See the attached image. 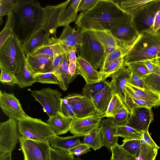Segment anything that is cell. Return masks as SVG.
I'll use <instances>...</instances> for the list:
<instances>
[{
	"label": "cell",
	"mask_w": 160,
	"mask_h": 160,
	"mask_svg": "<svg viewBox=\"0 0 160 160\" xmlns=\"http://www.w3.org/2000/svg\"><path fill=\"white\" fill-rule=\"evenodd\" d=\"M131 15L114 0H99L91 9L81 12L75 24L83 31H111L131 23Z\"/></svg>",
	"instance_id": "obj_1"
},
{
	"label": "cell",
	"mask_w": 160,
	"mask_h": 160,
	"mask_svg": "<svg viewBox=\"0 0 160 160\" xmlns=\"http://www.w3.org/2000/svg\"><path fill=\"white\" fill-rule=\"evenodd\" d=\"M42 8L37 0H20L12 12L15 19L13 33L22 43L42 27Z\"/></svg>",
	"instance_id": "obj_2"
},
{
	"label": "cell",
	"mask_w": 160,
	"mask_h": 160,
	"mask_svg": "<svg viewBox=\"0 0 160 160\" xmlns=\"http://www.w3.org/2000/svg\"><path fill=\"white\" fill-rule=\"evenodd\" d=\"M160 57V30L145 32L138 37L124 55L123 66Z\"/></svg>",
	"instance_id": "obj_3"
},
{
	"label": "cell",
	"mask_w": 160,
	"mask_h": 160,
	"mask_svg": "<svg viewBox=\"0 0 160 160\" xmlns=\"http://www.w3.org/2000/svg\"><path fill=\"white\" fill-rule=\"evenodd\" d=\"M23 43L13 33L0 48V68L14 74L26 59Z\"/></svg>",
	"instance_id": "obj_4"
},
{
	"label": "cell",
	"mask_w": 160,
	"mask_h": 160,
	"mask_svg": "<svg viewBox=\"0 0 160 160\" xmlns=\"http://www.w3.org/2000/svg\"><path fill=\"white\" fill-rule=\"evenodd\" d=\"M18 125L20 136L27 139L49 142L57 136L47 122L28 115L18 121Z\"/></svg>",
	"instance_id": "obj_5"
},
{
	"label": "cell",
	"mask_w": 160,
	"mask_h": 160,
	"mask_svg": "<svg viewBox=\"0 0 160 160\" xmlns=\"http://www.w3.org/2000/svg\"><path fill=\"white\" fill-rule=\"evenodd\" d=\"M79 54L96 70L100 68L105 58V49L92 31H84Z\"/></svg>",
	"instance_id": "obj_6"
},
{
	"label": "cell",
	"mask_w": 160,
	"mask_h": 160,
	"mask_svg": "<svg viewBox=\"0 0 160 160\" xmlns=\"http://www.w3.org/2000/svg\"><path fill=\"white\" fill-rule=\"evenodd\" d=\"M159 10L160 0H151L132 13L131 23L139 35L153 32L155 17Z\"/></svg>",
	"instance_id": "obj_7"
},
{
	"label": "cell",
	"mask_w": 160,
	"mask_h": 160,
	"mask_svg": "<svg viewBox=\"0 0 160 160\" xmlns=\"http://www.w3.org/2000/svg\"><path fill=\"white\" fill-rule=\"evenodd\" d=\"M28 90L35 100L42 105L44 112L49 117L59 112L62 95L58 89L47 88L39 90L30 89Z\"/></svg>",
	"instance_id": "obj_8"
},
{
	"label": "cell",
	"mask_w": 160,
	"mask_h": 160,
	"mask_svg": "<svg viewBox=\"0 0 160 160\" xmlns=\"http://www.w3.org/2000/svg\"><path fill=\"white\" fill-rule=\"evenodd\" d=\"M18 121L11 118L0 123V156L12 153L19 142Z\"/></svg>",
	"instance_id": "obj_9"
},
{
	"label": "cell",
	"mask_w": 160,
	"mask_h": 160,
	"mask_svg": "<svg viewBox=\"0 0 160 160\" xmlns=\"http://www.w3.org/2000/svg\"><path fill=\"white\" fill-rule=\"evenodd\" d=\"M19 142L24 160H51L49 142L32 140L20 136Z\"/></svg>",
	"instance_id": "obj_10"
},
{
	"label": "cell",
	"mask_w": 160,
	"mask_h": 160,
	"mask_svg": "<svg viewBox=\"0 0 160 160\" xmlns=\"http://www.w3.org/2000/svg\"><path fill=\"white\" fill-rule=\"evenodd\" d=\"M69 0L55 5H47L42 8V28L46 34L56 37L57 29L60 16Z\"/></svg>",
	"instance_id": "obj_11"
},
{
	"label": "cell",
	"mask_w": 160,
	"mask_h": 160,
	"mask_svg": "<svg viewBox=\"0 0 160 160\" xmlns=\"http://www.w3.org/2000/svg\"><path fill=\"white\" fill-rule=\"evenodd\" d=\"M0 107L5 115L17 121L28 115L23 109L19 100L13 93L0 90Z\"/></svg>",
	"instance_id": "obj_12"
},
{
	"label": "cell",
	"mask_w": 160,
	"mask_h": 160,
	"mask_svg": "<svg viewBox=\"0 0 160 160\" xmlns=\"http://www.w3.org/2000/svg\"><path fill=\"white\" fill-rule=\"evenodd\" d=\"M65 97L70 102L77 118L98 114L92 100L83 95L72 93Z\"/></svg>",
	"instance_id": "obj_13"
},
{
	"label": "cell",
	"mask_w": 160,
	"mask_h": 160,
	"mask_svg": "<svg viewBox=\"0 0 160 160\" xmlns=\"http://www.w3.org/2000/svg\"><path fill=\"white\" fill-rule=\"evenodd\" d=\"M153 119L154 115L151 108H138L134 109L130 114L125 124L142 132L148 130L149 125Z\"/></svg>",
	"instance_id": "obj_14"
},
{
	"label": "cell",
	"mask_w": 160,
	"mask_h": 160,
	"mask_svg": "<svg viewBox=\"0 0 160 160\" xmlns=\"http://www.w3.org/2000/svg\"><path fill=\"white\" fill-rule=\"evenodd\" d=\"M104 115L99 114L72 120L70 132L73 135L84 136L99 128Z\"/></svg>",
	"instance_id": "obj_15"
},
{
	"label": "cell",
	"mask_w": 160,
	"mask_h": 160,
	"mask_svg": "<svg viewBox=\"0 0 160 160\" xmlns=\"http://www.w3.org/2000/svg\"><path fill=\"white\" fill-rule=\"evenodd\" d=\"M111 32L125 55L139 35L131 22Z\"/></svg>",
	"instance_id": "obj_16"
},
{
	"label": "cell",
	"mask_w": 160,
	"mask_h": 160,
	"mask_svg": "<svg viewBox=\"0 0 160 160\" xmlns=\"http://www.w3.org/2000/svg\"><path fill=\"white\" fill-rule=\"evenodd\" d=\"M130 74L131 71L129 69L123 66L111 76L112 80L110 82L114 93L118 95L126 109L128 94L126 91V87Z\"/></svg>",
	"instance_id": "obj_17"
},
{
	"label": "cell",
	"mask_w": 160,
	"mask_h": 160,
	"mask_svg": "<svg viewBox=\"0 0 160 160\" xmlns=\"http://www.w3.org/2000/svg\"><path fill=\"white\" fill-rule=\"evenodd\" d=\"M28 63L35 74L53 71V57L29 54L26 56Z\"/></svg>",
	"instance_id": "obj_18"
},
{
	"label": "cell",
	"mask_w": 160,
	"mask_h": 160,
	"mask_svg": "<svg viewBox=\"0 0 160 160\" xmlns=\"http://www.w3.org/2000/svg\"><path fill=\"white\" fill-rule=\"evenodd\" d=\"M103 146L111 152L112 147L118 143V137L116 136L117 127L112 118L102 119L100 124Z\"/></svg>",
	"instance_id": "obj_19"
},
{
	"label": "cell",
	"mask_w": 160,
	"mask_h": 160,
	"mask_svg": "<svg viewBox=\"0 0 160 160\" xmlns=\"http://www.w3.org/2000/svg\"><path fill=\"white\" fill-rule=\"evenodd\" d=\"M76 65L79 74L83 78L86 83L92 84L102 81V77L99 72L79 56L77 57Z\"/></svg>",
	"instance_id": "obj_20"
},
{
	"label": "cell",
	"mask_w": 160,
	"mask_h": 160,
	"mask_svg": "<svg viewBox=\"0 0 160 160\" xmlns=\"http://www.w3.org/2000/svg\"><path fill=\"white\" fill-rule=\"evenodd\" d=\"M126 91L132 98L153 103L157 106H160V95L146 88L142 89L132 86L127 83Z\"/></svg>",
	"instance_id": "obj_21"
},
{
	"label": "cell",
	"mask_w": 160,
	"mask_h": 160,
	"mask_svg": "<svg viewBox=\"0 0 160 160\" xmlns=\"http://www.w3.org/2000/svg\"><path fill=\"white\" fill-rule=\"evenodd\" d=\"M114 93L112 85L109 84L96 94L92 100L98 113L104 115Z\"/></svg>",
	"instance_id": "obj_22"
},
{
	"label": "cell",
	"mask_w": 160,
	"mask_h": 160,
	"mask_svg": "<svg viewBox=\"0 0 160 160\" xmlns=\"http://www.w3.org/2000/svg\"><path fill=\"white\" fill-rule=\"evenodd\" d=\"M50 35L46 34L41 27L23 43L26 56L31 54L35 50L47 43Z\"/></svg>",
	"instance_id": "obj_23"
},
{
	"label": "cell",
	"mask_w": 160,
	"mask_h": 160,
	"mask_svg": "<svg viewBox=\"0 0 160 160\" xmlns=\"http://www.w3.org/2000/svg\"><path fill=\"white\" fill-rule=\"evenodd\" d=\"M72 120L64 116L59 112L49 117L47 123L51 127L55 134L59 136L70 131Z\"/></svg>",
	"instance_id": "obj_24"
},
{
	"label": "cell",
	"mask_w": 160,
	"mask_h": 160,
	"mask_svg": "<svg viewBox=\"0 0 160 160\" xmlns=\"http://www.w3.org/2000/svg\"><path fill=\"white\" fill-rule=\"evenodd\" d=\"M81 137L76 135L65 137L57 135L49 143L53 149L69 152L71 149L81 143L80 139Z\"/></svg>",
	"instance_id": "obj_25"
},
{
	"label": "cell",
	"mask_w": 160,
	"mask_h": 160,
	"mask_svg": "<svg viewBox=\"0 0 160 160\" xmlns=\"http://www.w3.org/2000/svg\"><path fill=\"white\" fill-rule=\"evenodd\" d=\"M35 74L30 67L26 58L15 74L18 80V85L19 87L23 88L32 86L36 82Z\"/></svg>",
	"instance_id": "obj_26"
},
{
	"label": "cell",
	"mask_w": 160,
	"mask_h": 160,
	"mask_svg": "<svg viewBox=\"0 0 160 160\" xmlns=\"http://www.w3.org/2000/svg\"><path fill=\"white\" fill-rule=\"evenodd\" d=\"M81 1L69 0L60 18L58 27H65L71 22H76L78 16L77 9Z\"/></svg>",
	"instance_id": "obj_27"
},
{
	"label": "cell",
	"mask_w": 160,
	"mask_h": 160,
	"mask_svg": "<svg viewBox=\"0 0 160 160\" xmlns=\"http://www.w3.org/2000/svg\"><path fill=\"white\" fill-rule=\"evenodd\" d=\"M156 58L159 66L158 71L155 73L147 74L142 78L146 89L160 95V57Z\"/></svg>",
	"instance_id": "obj_28"
},
{
	"label": "cell",
	"mask_w": 160,
	"mask_h": 160,
	"mask_svg": "<svg viewBox=\"0 0 160 160\" xmlns=\"http://www.w3.org/2000/svg\"><path fill=\"white\" fill-rule=\"evenodd\" d=\"M84 32L78 28L76 30L69 25L64 27L58 38L60 40L70 41L81 45L82 42Z\"/></svg>",
	"instance_id": "obj_29"
},
{
	"label": "cell",
	"mask_w": 160,
	"mask_h": 160,
	"mask_svg": "<svg viewBox=\"0 0 160 160\" xmlns=\"http://www.w3.org/2000/svg\"><path fill=\"white\" fill-rule=\"evenodd\" d=\"M83 143L89 146L96 151L103 146L102 135L100 127L84 136Z\"/></svg>",
	"instance_id": "obj_30"
},
{
	"label": "cell",
	"mask_w": 160,
	"mask_h": 160,
	"mask_svg": "<svg viewBox=\"0 0 160 160\" xmlns=\"http://www.w3.org/2000/svg\"><path fill=\"white\" fill-rule=\"evenodd\" d=\"M115 136L125 139L142 140L143 132L124 124L117 127Z\"/></svg>",
	"instance_id": "obj_31"
},
{
	"label": "cell",
	"mask_w": 160,
	"mask_h": 160,
	"mask_svg": "<svg viewBox=\"0 0 160 160\" xmlns=\"http://www.w3.org/2000/svg\"><path fill=\"white\" fill-rule=\"evenodd\" d=\"M36 82L42 83L52 84L57 85L63 91L64 89L59 77L53 71L38 73L35 74Z\"/></svg>",
	"instance_id": "obj_32"
},
{
	"label": "cell",
	"mask_w": 160,
	"mask_h": 160,
	"mask_svg": "<svg viewBox=\"0 0 160 160\" xmlns=\"http://www.w3.org/2000/svg\"><path fill=\"white\" fill-rule=\"evenodd\" d=\"M109 83L106 80L92 84L86 83L83 88L82 94L92 99L96 94L108 85Z\"/></svg>",
	"instance_id": "obj_33"
},
{
	"label": "cell",
	"mask_w": 160,
	"mask_h": 160,
	"mask_svg": "<svg viewBox=\"0 0 160 160\" xmlns=\"http://www.w3.org/2000/svg\"><path fill=\"white\" fill-rule=\"evenodd\" d=\"M68 56L67 55H65L64 60L61 65L56 70L52 71L59 77L65 91L67 90L69 84V62Z\"/></svg>",
	"instance_id": "obj_34"
},
{
	"label": "cell",
	"mask_w": 160,
	"mask_h": 160,
	"mask_svg": "<svg viewBox=\"0 0 160 160\" xmlns=\"http://www.w3.org/2000/svg\"><path fill=\"white\" fill-rule=\"evenodd\" d=\"M15 24L14 16L12 12H11L7 15L5 25L0 32V48L13 33Z\"/></svg>",
	"instance_id": "obj_35"
},
{
	"label": "cell",
	"mask_w": 160,
	"mask_h": 160,
	"mask_svg": "<svg viewBox=\"0 0 160 160\" xmlns=\"http://www.w3.org/2000/svg\"><path fill=\"white\" fill-rule=\"evenodd\" d=\"M93 31L96 37L104 47L105 49L108 48L117 47L118 45L116 40L110 31Z\"/></svg>",
	"instance_id": "obj_36"
},
{
	"label": "cell",
	"mask_w": 160,
	"mask_h": 160,
	"mask_svg": "<svg viewBox=\"0 0 160 160\" xmlns=\"http://www.w3.org/2000/svg\"><path fill=\"white\" fill-rule=\"evenodd\" d=\"M123 58H118L111 62L102 71H99L102 77V81L106 80L124 66Z\"/></svg>",
	"instance_id": "obj_37"
},
{
	"label": "cell",
	"mask_w": 160,
	"mask_h": 160,
	"mask_svg": "<svg viewBox=\"0 0 160 160\" xmlns=\"http://www.w3.org/2000/svg\"><path fill=\"white\" fill-rule=\"evenodd\" d=\"M151 0H114L127 13L131 15L135 10Z\"/></svg>",
	"instance_id": "obj_38"
},
{
	"label": "cell",
	"mask_w": 160,
	"mask_h": 160,
	"mask_svg": "<svg viewBox=\"0 0 160 160\" xmlns=\"http://www.w3.org/2000/svg\"><path fill=\"white\" fill-rule=\"evenodd\" d=\"M123 107L124 106L119 96L117 94L114 93L104 115V117L113 118Z\"/></svg>",
	"instance_id": "obj_39"
},
{
	"label": "cell",
	"mask_w": 160,
	"mask_h": 160,
	"mask_svg": "<svg viewBox=\"0 0 160 160\" xmlns=\"http://www.w3.org/2000/svg\"><path fill=\"white\" fill-rule=\"evenodd\" d=\"M158 150L149 146L142 139L139 155L136 160H155Z\"/></svg>",
	"instance_id": "obj_40"
},
{
	"label": "cell",
	"mask_w": 160,
	"mask_h": 160,
	"mask_svg": "<svg viewBox=\"0 0 160 160\" xmlns=\"http://www.w3.org/2000/svg\"><path fill=\"white\" fill-rule=\"evenodd\" d=\"M111 158L114 160H136V158L123 148L121 145L117 143L112 147Z\"/></svg>",
	"instance_id": "obj_41"
},
{
	"label": "cell",
	"mask_w": 160,
	"mask_h": 160,
	"mask_svg": "<svg viewBox=\"0 0 160 160\" xmlns=\"http://www.w3.org/2000/svg\"><path fill=\"white\" fill-rule=\"evenodd\" d=\"M142 140L124 139L121 145L123 149L137 158L140 151Z\"/></svg>",
	"instance_id": "obj_42"
},
{
	"label": "cell",
	"mask_w": 160,
	"mask_h": 160,
	"mask_svg": "<svg viewBox=\"0 0 160 160\" xmlns=\"http://www.w3.org/2000/svg\"><path fill=\"white\" fill-rule=\"evenodd\" d=\"M20 0H1L0 1V25L2 22V17L12 12L19 4Z\"/></svg>",
	"instance_id": "obj_43"
},
{
	"label": "cell",
	"mask_w": 160,
	"mask_h": 160,
	"mask_svg": "<svg viewBox=\"0 0 160 160\" xmlns=\"http://www.w3.org/2000/svg\"><path fill=\"white\" fill-rule=\"evenodd\" d=\"M59 112L67 118L72 120L77 119L70 102L65 97L61 99Z\"/></svg>",
	"instance_id": "obj_44"
},
{
	"label": "cell",
	"mask_w": 160,
	"mask_h": 160,
	"mask_svg": "<svg viewBox=\"0 0 160 160\" xmlns=\"http://www.w3.org/2000/svg\"><path fill=\"white\" fill-rule=\"evenodd\" d=\"M124 55L123 50L118 46V48L115 50L105 56L100 68L99 72L102 71L110 62L118 58L123 57Z\"/></svg>",
	"instance_id": "obj_45"
},
{
	"label": "cell",
	"mask_w": 160,
	"mask_h": 160,
	"mask_svg": "<svg viewBox=\"0 0 160 160\" xmlns=\"http://www.w3.org/2000/svg\"><path fill=\"white\" fill-rule=\"evenodd\" d=\"M125 67H127L131 72H134L141 77L149 74L148 70L143 62L131 63L127 64Z\"/></svg>",
	"instance_id": "obj_46"
},
{
	"label": "cell",
	"mask_w": 160,
	"mask_h": 160,
	"mask_svg": "<svg viewBox=\"0 0 160 160\" xmlns=\"http://www.w3.org/2000/svg\"><path fill=\"white\" fill-rule=\"evenodd\" d=\"M130 113L127 109L123 107L112 118L114 124L117 127L125 123L129 118Z\"/></svg>",
	"instance_id": "obj_47"
},
{
	"label": "cell",
	"mask_w": 160,
	"mask_h": 160,
	"mask_svg": "<svg viewBox=\"0 0 160 160\" xmlns=\"http://www.w3.org/2000/svg\"><path fill=\"white\" fill-rule=\"evenodd\" d=\"M51 160H75L74 155L69 152L51 149Z\"/></svg>",
	"instance_id": "obj_48"
},
{
	"label": "cell",
	"mask_w": 160,
	"mask_h": 160,
	"mask_svg": "<svg viewBox=\"0 0 160 160\" xmlns=\"http://www.w3.org/2000/svg\"><path fill=\"white\" fill-rule=\"evenodd\" d=\"M0 81L4 84L10 86L18 85V80L15 74L4 70H1Z\"/></svg>",
	"instance_id": "obj_49"
},
{
	"label": "cell",
	"mask_w": 160,
	"mask_h": 160,
	"mask_svg": "<svg viewBox=\"0 0 160 160\" xmlns=\"http://www.w3.org/2000/svg\"><path fill=\"white\" fill-rule=\"evenodd\" d=\"M31 54L42 55L54 57V52L52 48L48 42L35 50Z\"/></svg>",
	"instance_id": "obj_50"
},
{
	"label": "cell",
	"mask_w": 160,
	"mask_h": 160,
	"mask_svg": "<svg viewBox=\"0 0 160 160\" xmlns=\"http://www.w3.org/2000/svg\"><path fill=\"white\" fill-rule=\"evenodd\" d=\"M90 148L88 145L81 143L71 149L69 152L74 156H79L91 151Z\"/></svg>",
	"instance_id": "obj_51"
},
{
	"label": "cell",
	"mask_w": 160,
	"mask_h": 160,
	"mask_svg": "<svg viewBox=\"0 0 160 160\" xmlns=\"http://www.w3.org/2000/svg\"><path fill=\"white\" fill-rule=\"evenodd\" d=\"M128 83L139 88H145L144 83L142 77L132 72H131L130 76Z\"/></svg>",
	"instance_id": "obj_52"
},
{
	"label": "cell",
	"mask_w": 160,
	"mask_h": 160,
	"mask_svg": "<svg viewBox=\"0 0 160 160\" xmlns=\"http://www.w3.org/2000/svg\"><path fill=\"white\" fill-rule=\"evenodd\" d=\"M99 0H81L78 6L77 12L86 11L92 8Z\"/></svg>",
	"instance_id": "obj_53"
},
{
	"label": "cell",
	"mask_w": 160,
	"mask_h": 160,
	"mask_svg": "<svg viewBox=\"0 0 160 160\" xmlns=\"http://www.w3.org/2000/svg\"><path fill=\"white\" fill-rule=\"evenodd\" d=\"M142 62H143L144 65L147 68L149 74L155 73L159 70V66L156 58Z\"/></svg>",
	"instance_id": "obj_54"
},
{
	"label": "cell",
	"mask_w": 160,
	"mask_h": 160,
	"mask_svg": "<svg viewBox=\"0 0 160 160\" xmlns=\"http://www.w3.org/2000/svg\"><path fill=\"white\" fill-rule=\"evenodd\" d=\"M143 132L142 139L150 147L158 150L160 147L154 142L151 137L148 130L144 131Z\"/></svg>",
	"instance_id": "obj_55"
},
{
	"label": "cell",
	"mask_w": 160,
	"mask_h": 160,
	"mask_svg": "<svg viewBox=\"0 0 160 160\" xmlns=\"http://www.w3.org/2000/svg\"><path fill=\"white\" fill-rule=\"evenodd\" d=\"M65 55L66 54H60L54 56L53 62V71L56 70L61 65L64 60Z\"/></svg>",
	"instance_id": "obj_56"
},
{
	"label": "cell",
	"mask_w": 160,
	"mask_h": 160,
	"mask_svg": "<svg viewBox=\"0 0 160 160\" xmlns=\"http://www.w3.org/2000/svg\"><path fill=\"white\" fill-rule=\"evenodd\" d=\"M160 30V10L156 14L153 28V32H157Z\"/></svg>",
	"instance_id": "obj_57"
},
{
	"label": "cell",
	"mask_w": 160,
	"mask_h": 160,
	"mask_svg": "<svg viewBox=\"0 0 160 160\" xmlns=\"http://www.w3.org/2000/svg\"><path fill=\"white\" fill-rule=\"evenodd\" d=\"M76 52L74 50L70 51L68 53V62H77V57L76 56Z\"/></svg>",
	"instance_id": "obj_58"
},
{
	"label": "cell",
	"mask_w": 160,
	"mask_h": 160,
	"mask_svg": "<svg viewBox=\"0 0 160 160\" xmlns=\"http://www.w3.org/2000/svg\"><path fill=\"white\" fill-rule=\"evenodd\" d=\"M12 153L9 152L0 156V160H12Z\"/></svg>",
	"instance_id": "obj_59"
},
{
	"label": "cell",
	"mask_w": 160,
	"mask_h": 160,
	"mask_svg": "<svg viewBox=\"0 0 160 160\" xmlns=\"http://www.w3.org/2000/svg\"><path fill=\"white\" fill-rule=\"evenodd\" d=\"M75 160H83L79 157L75 158Z\"/></svg>",
	"instance_id": "obj_60"
},
{
	"label": "cell",
	"mask_w": 160,
	"mask_h": 160,
	"mask_svg": "<svg viewBox=\"0 0 160 160\" xmlns=\"http://www.w3.org/2000/svg\"><path fill=\"white\" fill-rule=\"evenodd\" d=\"M110 160H114L113 159H112V158H111Z\"/></svg>",
	"instance_id": "obj_61"
}]
</instances>
